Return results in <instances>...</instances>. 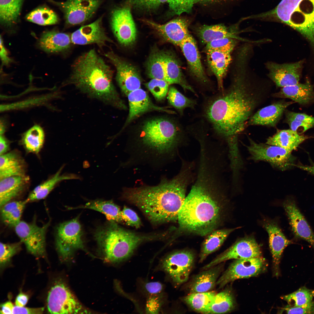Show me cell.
<instances>
[{"label":"cell","instance_id":"484cf974","mask_svg":"<svg viewBox=\"0 0 314 314\" xmlns=\"http://www.w3.org/2000/svg\"><path fill=\"white\" fill-rule=\"evenodd\" d=\"M236 26L227 27L223 24L212 25H200L194 28V31L201 42L205 44L217 39L230 38L251 42L238 36Z\"/></svg>","mask_w":314,"mask_h":314},{"label":"cell","instance_id":"7bdbcfd3","mask_svg":"<svg viewBox=\"0 0 314 314\" xmlns=\"http://www.w3.org/2000/svg\"><path fill=\"white\" fill-rule=\"evenodd\" d=\"M61 170V169L50 178L35 187L26 199L27 202L45 198L59 182L67 179V176L60 175Z\"/></svg>","mask_w":314,"mask_h":314},{"label":"cell","instance_id":"db71d44e","mask_svg":"<svg viewBox=\"0 0 314 314\" xmlns=\"http://www.w3.org/2000/svg\"><path fill=\"white\" fill-rule=\"evenodd\" d=\"M121 217L122 222L128 226L138 228L141 225V221L137 214L126 207L121 211Z\"/></svg>","mask_w":314,"mask_h":314},{"label":"cell","instance_id":"ac0fdd59","mask_svg":"<svg viewBox=\"0 0 314 314\" xmlns=\"http://www.w3.org/2000/svg\"><path fill=\"white\" fill-rule=\"evenodd\" d=\"M101 2L100 0H67L58 4L64 13L67 23L74 25L90 18Z\"/></svg>","mask_w":314,"mask_h":314},{"label":"cell","instance_id":"52a82bcc","mask_svg":"<svg viewBox=\"0 0 314 314\" xmlns=\"http://www.w3.org/2000/svg\"><path fill=\"white\" fill-rule=\"evenodd\" d=\"M181 130L171 120L153 119L143 124L140 141L146 152L157 156H163L171 151L177 145L182 135Z\"/></svg>","mask_w":314,"mask_h":314},{"label":"cell","instance_id":"8fae6325","mask_svg":"<svg viewBox=\"0 0 314 314\" xmlns=\"http://www.w3.org/2000/svg\"><path fill=\"white\" fill-rule=\"evenodd\" d=\"M247 146L250 158L254 161H264L273 167L284 170L294 165L291 152L277 146L258 143L250 138Z\"/></svg>","mask_w":314,"mask_h":314},{"label":"cell","instance_id":"ba28073f","mask_svg":"<svg viewBox=\"0 0 314 314\" xmlns=\"http://www.w3.org/2000/svg\"><path fill=\"white\" fill-rule=\"evenodd\" d=\"M82 232L78 217L60 224L55 234L56 248L61 260L67 262L78 249L86 252L82 238Z\"/></svg>","mask_w":314,"mask_h":314},{"label":"cell","instance_id":"03108f58","mask_svg":"<svg viewBox=\"0 0 314 314\" xmlns=\"http://www.w3.org/2000/svg\"><path fill=\"white\" fill-rule=\"evenodd\" d=\"M297 167L306 171L314 175V164L312 163L311 165H295Z\"/></svg>","mask_w":314,"mask_h":314},{"label":"cell","instance_id":"9a60e30c","mask_svg":"<svg viewBox=\"0 0 314 314\" xmlns=\"http://www.w3.org/2000/svg\"><path fill=\"white\" fill-rule=\"evenodd\" d=\"M128 5L117 8L112 12L110 24L112 31L121 44L129 46L135 42L136 29Z\"/></svg>","mask_w":314,"mask_h":314},{"label":"cell","instance_id":"7a4b0ae2","mask_svg":"<svg viewBox=\"0 0 314 314\" xmlns=\"http://www.w3.org/2000/svg\"><path fill=\"white\" fill-rule=\"evenodd\" d=\"M206 170L204 167L200 168L197 180L179 212L177 221L180 230L201 236L219 227L226 203V197Z\"/></svg>","mask_w":314,"mask_h":314},{"label":"cell","instance_id":"30bf717a","mask_svg":"<svg viewBox=\"0 0 314 314\" xmlns=\"http://www.w3.org/2000/svg\"><path fill=\"white\" fill-rule=\"evenodd\" d=\"M195 258V254L190 250L176 251L162 259L160 267L174 283L179 286L188 280L194 265Z\"/></svg>","mask_w":314,"mask_h":314},{"label":"cell","instance_id":"7c38bea8","mask_svg":"<svg viewBox=\"0 0 314 314\" xmlns=\"http://www.w3.org/2000/svg\"><path fill=\"white\" fill-rule=\"evenodd\" d=\"M266 267L262 257L235 260L218 278L216 286L218 288L235 280L256 276L264 272Z\"/></svg>","mask_w":314,"mask_h":314},{"label":"cell","instance_id":"c3c4849f","mask_svg":"<svg viewBox=\"0 0 314 314\" xmlns=\"http://www.w3.org/2000/svg\"><path fill=\"white\" fill-rule=\"evenodd\" d=\"M170 85L163 80L152 79L145 86L155 98L158 101L163 100L168 92Z\"/></svg>","mask_w":314,"mask_h":314},{"label":"cell","instance_id":"f5cc1de1","mask_svg":"<svg viewBox=\"0 0 314 314\" xmlns=\"http://www.w3.org/2000/svg\"><path fill=\"white\" fill-rule=\"evenodd\" d=\"M168 0H127L128 6L134 8L150 11L156 9Z\"/></svg>","mask_w":314,"mask_h":314},{"label":"cell","instance_id":"e0dca14e","mask_svg":"<svg viewBox=\"0 0 314 314\" xmlns=\"http://www.w3.org/2000/svg\"><path fill=\"white\" fill-rule=\"evenodd\" d=\"M141 21L155 30L165 41L179 46L190 34L188 29L190 21L185 17H178L164 24L146 19Z\"/></svg>","mask_w":314,"mask_h":314},{"label":"cell","instance_id":"8d00e7d4","mask_svg":"<svg viewBox=\"0 0 314 314\" xmlns=\"http://www.w3.org/2000/svg\"><path fill=\"white\" fill-rule=\"evenodd\" d=\"M24 0H0V21L3 26L10 27L19 21Z\"/></svg>","mask_w":314,"mask_h":314},{"label":"cell","instance_id":"d4e9b609","mask_svg":"<svg viewBox=\"0 0 314 314\" xmlns=\"http://www.w3.org/2000/svg\"><path fill=\"white\" fill-rule=\"evenodd\" d=\"M294 102L284 100L278 101L258 110L249 119L247 125H260L274 127L286 108Z\"/></svg>","mask_w":314,"mask_h":314},{"label":"cell","instance_id":"5bb4252c","mask_svg":"<svg viewBox=\"0 0 314 314\" xmlns=\"http://www.w3.org/2000/svg\"><path fill=\"white\" fill-rule=\"evenodd\" d=\"M262 257L259 245L253 236H248L237 240L231 246L216 256L202 270L208 269L231 259H243Z\"/></svg>","mask_w":314,"mask_h":314},{"label":"cell","instance_id":"e7e4bbea","mask_svg":"<svg viewBox=\"0 0 314 314\" xmlns=\"http://www.w3.org/2000/svg\"><path fill=\"white\" fill-rule=\"evenodd\" d=\"M14 305L10 301H7L1 305L0 313L1 314H12Z\"/></svg>","mask_w":314,"mask_h":314},{"label":"cell","instance_id":"681fc988","mask_svg":"<svg viewBox=\"0 0 314 314\" xmlns=\"http://www.w3.org/2000/svg\"><path fill=\"white\" fill-rule=\"evenodd\" d=\"M199 0H168L167 3L172 15H180L183 13H190L194 6Z\"/></svg>","mask_w":314,"mask_h":314},{"label":"cell","instance_id":"e575fe53","mask_svg":"<svg viewBox=\"0 0 314 314\" xmlns=\"http://www.w3.org/2000/svg\"><path fill=\"white\" fill-rule=\"evenodd\" d=\"M307 138L290 129L278 130L274 135L267 139L265 143L280 147L292 152Z\"/></svg>","mask_w":314,"mask_h":314},{"label":"cell","instance_id":"d6a6232c","mask_svg":"<svg viewBox=\"0 0 314 314\" xmlns=\"http://www.w3.org/2000/svg\"><path fill=\"white\" fill-rule=\"evenodd\" d=\"M0 156V179L26 176L25 163L18 154L12 151Z\"/></svg>","mask_w":314,"mask_h":314},{"label":"cell","instance_id":"44dd1931","mask_svg":"<svg viewBox=\"0 0 314 314\" xmlns=\"http://www.w3.org/2000/svg\"><path fill=\"white\" fill-rule=\"evenodd\" d=\"M102 23L100 17L90 24L81 27L71 34L72 42L81 45L95 44L100 47L106 45L107 42H112L106 34Z\"/></svg>","mask_w":314,"mask_h":314},{"label":"cell","instance_id":"5b68a950","mask_svg":"<svg viewBox=\"0 0 314 314\" xmlns=\"http://www.w3.org/2000/svg\"><path fill=\"white\" fill-rule=\"evenodd\" d=\"M96 231L95 238L104 261L118 263L129 258L141 243L153 239L154 235H142L126 230L110 221Z\"/></svg>","mask_w":314,"mask_h":314},{"label":"cell","instance_id":"8992f818","mask_svg":"<svg viewBox=\"0 0 314 314\" xmlns=\"http://www.w3.org/2000/svg\"><path fill=\"white\" fill-rule=\"evenodd\" d=\"M256 17L286 24L306 38L314 51V0H282L274 9L256 15Z\"/></svg>","mask_w":314,"mask_h":314},{"label":"cell","instance_id":"9c48e42d","mask_svg":"<svg viewBox=\"0 0 314 314\" xmlns=\"http://www.w3.org/2000/svg\"><path fill=\"white\" fill-rule=\"evenodd\" d=\"M47 306L51 314H86L89 311L78 301L63 281H56L48 293Z\"/></svg>","mask_w":314,"mask_h":314},{"label":"cell","instance_id":"3957f363","mask_svg":"<svg viewBox=\"0 0 314 314\" xmlns=\"http://www.w3.org/2000/svg\"><path fill=\"white\" fill-rule=\"evenodd\" d=\"M191 176V170L184 167L173 179H164L157 185L126 188L123 197L138 208L154 224L175 222Z\"/></svg>","mask_w":314,"mask_h":314},{"label":"cell","instance_id":"680465c9","mask_svg":"<svg viewBox=\"0 0 314 314\" xmlns=\"http://www.w3.org/2000/svg\"><path fill=\"white\" fill-rule=\"evenodd\" d=\"M44 309V307L29 308L14 306L12 314H42Z\"/></svg>","mask_w":314,"mask_h":314},{"label":"cell","instance_id":"f907efd6","mask_svg":"<svg viewBox=\"0 0 314 314\" xmlns=\"http://www.w3.org/2000/svg\"><path fill=\"white\" fill-rule=\"evenodd\" d=\"M237 43V40L224 38L213 40L206 44L205 51H217L232 52Z\"/></svg>","mask_w":314,"mask_h":314},{"label":"cell","instance_id":"603a6c76","mask_svg":"<svg viewBox=\"0 0 314 314\" xmlns=\"http://www.w3.org/2000/svg\"><path fill=\"white\" fill-rule=\"evenodd\" d=\"M283 206L294 235L308 242L314 249V233L295 202L287 200L283 203Z\"/></svg>","mask_w":314,"mask_h":314},{"label":"cell","instance_id":"bcb514c9","mask_svg":"<svg viewBox=\"0 0 314 314\" xmlns=\"http://www.w3.org/2000/svg\"><path fill=\"white\" fill-rule=\"evenodd\" d=\"M28 21L41 25L54 24L58 22V17L52 10L46 7L37 8L26 17Z\"/></svg>","mask_w":314,"mask_h":314},{"label":"cell","instance_id":"f546056e","mask_svg":"<svg viewBox=\"0 0 314 314\" xmlns=\"http://www.w3.org/2000/svg\"><path fill=\"white\" fill-rule=\"evenodd\" d=\"M40 47L48 53H56L67 50L72 42L68 34L56 31L44 32L39 40Z\"/></svg>","mask_w":314,"mask_h":314},{"label":"cell","instance_id":"91938a15","mask_svg":"<svg viewBox=\"0 0 314 314\" xmlns=\"http://www.w3.org/2000/svg\"><path fill=\"white\" fill-rule=\"evenodd\" d=\"M144 288L147 292L151 295H157L162 291L163 286L159 282H151L146 283Z\"/></svg>","mask_w":314,"mask_h":314},{"label":"cell","instance_id":"cb8c5ba5","mask_svg":"<svg viewBox=\"0 0 314 314\" xmlns=\"http://www.w3.org/2000/svg\"><path fill=\"white\" fill-rule=\"evenodd\" d=\"M263 226L268 233L269 244L272 255L274 272L278 276L279 274L280 259L284 249L292 243L284 235L278 224L274 221L266 220Z\"/></svg>","mask_w":314,"mask_h":314},{"label":"cell","instance_id":"d6986e66","mask_svg":"<svg viewBox=\"0 0 314 314\" xmlns=\"http://www.w3.org/2000/svg\"><path fill=\"white\" fill-rule=\"evenodd\" d=\"M303 62L279 64L269 62L266 64L268 76L276 85L283 87L299 83Z\"/></svg>","mask_w":314,"mask_h":314},{"label":"cell","instance_id":"74e56055","mask_svg":"<svg viewBox=\"0 0 314 314\" xmlns=\"http://www.w3.org/2000/svg\"><path fill=\"white\" fill-rule=\"evenodd\" d=\"M236 306L234 296L231 289L227 287L217 293L209 307L208 314H223L230 312Z\"/></svg>","mask_w":314,"mask_h":314},{"label":"cell","instance_id":"4dcf8cb0","mask_svg":"<svg viewBox=\"0 0 314 314\" xmlns=\"http://www.w3.org/2000/svg\"><path fill=\"white\" fill-rule=\"evenodd\" d=\"M28 176H15L0 179V206L19 196L25 189Z\"/></svg>","mask_w":314,"mask_h":314},{"label":"cell","instance_id":"ee69618b","mask_svg":"<svg viewBox=\"0 0 314 314\" xmlns=\"http://www.w3.org/2000/svg\"><path fill=\"white\" fill-rule=\"evenodd\" d=\"M165 54V52L156 51L150 56L147 62V74L150 78L166 81Z\"/></svg>","mask_w":314,"mask_h":314},{"label":"cell","instance_id":"ab89813d","mask_svg":"<svg viewBox=\"0 0 314 314\" xmlns=\"http://www.w3.org/2000/svg\"><path fill=\"white\" fill-rule=\"evenodd\" d=\"M216 291L189 293L182 300L194 311L208 314L211 302L216 294Z\"/></svg>","mask_w":314,"mask_h":314},{"label":"cell","instance_id":"6da1fadb","mask_svg":"<svg viewBox=\"0 0 314 314\" xmlns=\"http://www.w3.org/2000/svg\"><path fill=\"white\" fill-rule=\"evenodd\" d=\"M249 63L245 58L236 59L230 85L209 100L205 107V117L227 143L238 140L266 95L265 85L255 78Z\"/></svg>","mask_w":314,"mask_h":314},{"label":"cell","instance_id":"94428289","mask_svg":"<svg viewBox=\"0 0 314 314\" xmlns=\"http://www.w3.org/2000/svg\"><path fill=\"white\" fill-rule=\"evenodd\" d=\"M0 42V57L3 64L7 65L11 63L12 60L8 56L7 51L4 47L3 43V41L1 37Z\"/></svg>","mask_w":314,"mask_h":314},{"label":"cell","instance_id":"1f68e13d","mask_svg":"<svg viewBox=\"0 0 314 314\" xmlns=\"http://www.w3.org/2000/svg\"><path fill=\"white\" fill-rule=\"evenodd\" d=\"M165 80L169 84L180 85L185 91L188 90L196 95L182 72L176 58L172 53L165 52L164 59Z\"/></svg>","mask_w":314,"mask_h":314},{"label":"cell","instance_id":"60d3db41","mask_svg":"<svg viewBox=\"0 0 314 314\" xmlns=\"http://www.w3.org/2000/svg\"><path fill=\"white\" fill-rule=\"evenodd\" d=\"M44 139V134L43 129L40 126L36 125L24 134L22 141L27 151L38 154L43 146Z\"/></svg>","mask_w":314,"mask_h":314},{"label":"cell","instance_id":"ffe728a7","mask_svg":"<svg viewBox=\"0 0 314 314\" xmlns=\"http://www.w3.org/2000/svg\"><path fill=\"white\" fill-rule=\"evenodd\" d=\"M127 97L129 113L124 128L135 119L148 112L156 111L170 113L174 112L168 107H161L154 104L147 93L141 88L131 92Z\"/></svg>","mask_w":314,"mask_h":314},{"label":"cell","instance_id":"816d5d0a","mask_svg":"<svg viewBox=\"0 0 314 314\" xmlns=\"http://www.w3.org/2000/svg\"><path fill=\"white\" fill-rule=\"evenodd\" d=\"M20 243L8 244L1 242L0 244V266L4 267L9 262L12 257L20 249Z\"/></svg>","mask_w":314,"mask_h":314},{"label":"cell","instance_id":"83f0119b","mask_svg":"<svg viewBox=\"0 0 314 314\" xmlns=\"http://www.w3.org/2000/svg\"><path fill=\"white\" fill-rule=\"evenodd\" d=\"M275 97L288 98L300 105L305 106L314 103L313 85L307 81L304 83L281 88L280 90L272 94Z\"/></svg>","mask_w":314,"mask_h":314},{"label":"cell","instance_id":"4fadbf2b","mask_svg":"<svg viewBox=\"0 0 314 314\" xmlns=\"http://www.w3.org/2000/svg\"><path fill=\"white\" fill-rule=\"evenodd\" d=\"M50 223L49 221L39 226L35 222L21 221L14 227L16 233L28 251L35 256L43 257L46 255V234Z\"/></svg>","mask_w":314,"mask_h":314},{"label":"cell","instance_id":"277c9868","mask_svg":"<svg viewBox=\"0 0 314 314\" xmlns=\"http://www.w3.org/2000/svg\"><path fill=\"white\" fill-rule=\"evenodd\" d=\"M72 68L70 83L81 92L116 108L127 109L114 85L111 68L94 49L78 57Z\"/></svg>","mask_w":314,"mask_h":314},{"label":"cell","instance_id":"f1b7e54d","mask_svg":"<svg viewBox=\"0 0 314 314\" xmlns=\"http://www.w3.org/2000/svg\"><path fill=\"white\" fill-rule=\"evenodd\" d=\"M206 52L209 67L216 78L219 89L222 91L223 79L232 60L231 53L214 50Z\"/></svg>","mask_w":314,"mask_h":314},{"label":"cell","instance_id":"be15d7a7","mask_svg":"<svg viewBox=\"0 0 314 314\" xmlns=\"http://www.w3.org/2000/svg\"><path fill=\"white\" fill-rule=\"evenodd\" d=\"M9 142L2 135L0 137V155L6 153L9 148Z\"/></svg>","mask_w":314,"mask_h":314},{"label":"cell","instance_id":"2e32d148","mask_svg":"<svg viewBox=\"0 0 314 314\" xmlns=\"http://www.w3.org/2000/svg\"><path fill=\"white\" fill-rule=\"evenodd\" d=\"M116 70V79L122 93L126 96L140 88L141 80L136 68L117 55L112 51L104 53Z\"/></svg>","mask_w":314,"mask_h":314},{"label":"cell","instance_id":"4316f807","mask_svg":"<svg viewBox=\"0 0 314 314\" xmlns=\"http://www.w3.org/2000/svg\"><path fill=\"white\" fill-rule=\"evenodd\" d=\"M223 263L203 271L195 276L188 283L190 293L211 291L216 286L217 281L223 270Z\"/></svg>","mask_w":314,"mask_h":314},{"label":"cell","instance_id":"f35d334b","mask_svg":"<svg viewBox=\"0 0 314 314\" xmlns=\"http://www.w3.org/2000/svg\"><path fill=\"white\" fill-rule=\"evenodd\" d=\"M27 202L10 201L1 206V216L3 222L7 226L15 227L21 221L23 212Z\"/></svg>","mask_w":314,"mask_h":314},{"label":"cell","instance_id":"7dc6e473","mask_svg":"<svg viewBox=\"0 0 314 314\" xmlns=\"http://www.w3.org/2000/svg\"><path fill=\"white\" fill-rule=\"evenodd\" d=\"M314 297V290L303 286L292 293L283 296L282 298L288 304L293 302L292 306H299L310 302Z\"/></svg>","mask_w":314,"mask_h":314},{"label":"cell","instance_id":"d590c367","mask_svg":"<svg viewBox=\"0 0 314 314\" xmlns=\"http://www.w3.org/2000/svg\"><path fill=\"white\" fill-rule=\"evenodd\" d=\"M80 208L92 209L99 212L104 214L110 221L116 222H122L121 211L119 207L112 201H93L84 205L70 208L71 209Z\"/></svg>","mask_w":314,"mask_h":314},{"label":"cell","instance_id":"836d02e7","mask_svg":"<svg viewBox=\"0 0 314 314\" xmlns=\"http://www.w3.org/2000/svg\"><path fill=\"white\" fill-rule=\"evenodd\" d=\"M238 228L217 229L206 235L201 246L199 263L203 262L209 255L217 250L230 234Z\"/></svg>","mask_w":314,"mask_h":314},{"label":"cell","instance_id":"b9f144b4","mask_svg":"<svg viewBox=\"0 0 314 314\" xmlns=\"http://www.w3.org/2000/svg\"><path fill=\"white\" fill-rule=\"evenodd\" d=\"M284 112V121L292 130L298 132L299 130L303 133L314 126V117L286 110Z\"/></svg>","mask_w":314,"mask_h":314},{"label":"cell","instance_id":"f6af8a7d","mask_svg":"<svg viewBox=\"0 0 314 314\" xmlns=\"http://www.w3.org/2000/svg\"><path fill=\"white\" fill-rule=\"evenodd\" d=\"M167 98L169 104L181 115L186 108L194 109L197 104L195 100L185 97L173 86L169 87Z\"/></svg>","mask_w":314,"mask_h":314},{"label":"cell","instance_id":"11a10c76","mask_svg":"<svg viewBox=\"0 0 314 314\" xmlns=\"http://www.w3.org/2000/svg\"><path fill=\"white\" fill-rule=\"evenodd\" d=\"M282 310L288 314H314V301L301 306L289 305Z\"/></svg>","mask_w":314,"mask_h":314},{"label":"cell","instance_id":"7402d4cb","mask_svg":"<svg viewBox=\"0 0 314 314\" xmlns=\"http://www.w3.org/2000/svg\"><path fill=\"white\" fill-rule=\"evenodd\" d=\"M179 46L186 60L192 76L201 84H208L209 79L202 64L200 55L194 38L190 34Z\"/></svg>","mask_w":314,"mask_h":314},{"label":"cell","instance_id":"9f6ffc18","mask_svg":"<svg viewBox=\"0 0 314 314\" xmlns=\"http://www.w3.org/2000/svg\"><path fill=\"white\" fill-rule=\"evenodd\" d=\"M233 0H199L198 3L203 8L213 10H221L227 4Z\"/></svg>","mask_w":314,"mask_h":314},{"label":"cell","instance_id":"6125c7cd","mask_svg":"<svg viewBox=\"0 0 314 314\" xmlns=\"http://www.w3.org/2000/svg\"><path fill=\"white\" fill-rule=\"evenodd\" d=\"M28 299V295L21 292L16 297L15 301V305L20 307L24 306L27 303Z\"/></svg>","mask_w":314,"mask_h":314},{"label":"cell","instance_id":"6f0895ef","mask_svg":"<svg viewBox=\"0 0 314 314\" xmlns=\"http://www.w3.org/2000/svg\"><path fill=\"white\" fill-rule=\"evenodd\" d=\"M160 297L157 295H153L147 300L146 310L147 313H158L162 305Z\"/></svg>","mask_w":314,"mask_h":314}]
</instances>
